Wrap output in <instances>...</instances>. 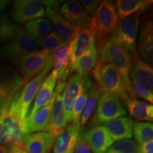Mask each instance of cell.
Masks as SVG:
<instances>
[{"instance_id":"cell-35","label":"cell","mask_w":153,"mask_h":153,"mask_svg":"<svg viewBox=\"0 0 153 153\" xmlns=\"http://www.w3.org/2000/svg\"><path fill=\"white\" fill-rule=\"evenodd\" d=\"M131 79V87L133 91L136 98H139L144 99V100L148 101L150 104L153 102V93L152 90L148 89L146 86L143 85L142 82L138 80L134 79L133 77H130Z\"/></svg>"},{"instance_id":"cell-10","label":"cell","mask_w":153,"mask_h":153,"mask_svg":"<svg viewBox=\"0 0 153 153\" xmlns=\"http://www.w3.org/2000/svg\"><path fill=\"white\" fill-rule=\"evenodd\" d=\"M43 4L46 6L45 14L54 26L55 33L65 41H71L79 30L80 26H76L70 24L63 18L59 12L61 1H41Z\"/></svg>"},{"instance_id":"cell-13","label":"cell","mask_w":153,"mask_h":153,"mask_svg":"<svg viewBox=\"0 0 153 153\" xmlns=\"http://www.w3.org/2000/svg\"><path fill=\"white\" fill-rule=\"evenodd\" d=\"M66 83L67 82L57 83L53 94L54 101L51 111L48 133L54 140L64 131L68 124L65 114L62 102V93Z\"/></svg>"},{"instance_id":"cell-37","label":"cell","mask_w":153,"mask_h":153,"mask_svg":"<svg viewBox=\"0 0 153 153\" xmlns=\"http://www.w3.org/2000/svg\"><path fill=\"white\" fill-rule=\"evenodd\" d=\"M74 153H91L90 149L89 148V145L82 137V132L80 133L77 141H76Z\"/></svg>"},{"instance_id":"cell-39","label":"cell","mask_w":153,"mask_h":153,"mask_svg":"<svg viewBox=\"0 0 153 153\" xmlns=\"http://www.w3.org/2000/svg\"><path fill=\"white\" fill-rule=\"evenodd\" d=\"M11 148L8 145H0V153H9Z\"/></svg>"},{"instance_id":"cell-44","label":"cell","mask_w":153,"mask_h":153,"mask_svg":"<svg viewBox=\"0 0 153 153\" xmlns=\"http://www.w3.org/2000/svg\"><path fill=\"white\" fill-rule=\"evenodd\" d=\"M137 153H138V152H137Z\"/></svg>"},{"instance_id":"cell-15","label":"cell","mask_w":153,"mask_h":153,"mask_svg":"<svg viewBox=\"0 0 153 153\" xmlns=\"http://www.w3.org/2000/svg\"><path fill=\"white\" fill-rule=\"evenodd\" d=\"M96 46L95 33L88 24L79 28L76 35L70 41V58L69 65H71L75 61L87 51Z\"/></svg>"},{"instance_id":"cell-14","label":"cell","mask_w":153,"mask_h":153,"mask_svg":"<svg viewBox=\"0 0 153 153\" xmlns=\"http://www.w3.org/2000/svg\"><path fill=\"white\" fill-rule=\"evenodd\" d=\"M45 10L41 1L16 0L13 3L11 16L16 23L24 24L45 16Z\"/></svg>"},{"instance_id":"cell-8","label":"cell","mask_w":153,"mask_h":153,"mask_svg":"<svg viewBox=\"0 0 153 153\" xmlns=\"http://www.w3.org/2000/svg\"><path fill=\"white\" fill-rule=\"evenodd\" d=\"M0 124L2 128L6 145L13 147L22 143L25 135L26 121L19 117L10 106L0 114Z\"/></svg>"},{"instance_id":"cell-19","label":"cell","mask_w":153,"mask_h":153,"mask_svg":"<svg viewBox=\"0 0 153 153\" xmlns=\"http://www.w3.org/2000/svg\"><path fill=\"white\" fill-rule=\"evenodd\" d=\"M54 97L46 106L41 107L31 116L26 118L25 125V135L36 132H48L49 129L50 120Z\"/></svg>"},{"instance_id":"cell-1","label":"cell","mask_w":153,"mask_h":153,"mask_svg":"<svg viewBox=\"0 0 153 153\" xmlns=\"http://www.w3.org/2000/svg\"><path fill=\"white\" fill-rule=\"evenodd\" d=\"M96 85L103 92L116 95L126 101L128 99H137L131 87V82L126 81L118 70L108 63L97 60V64L91 70Z\"/></svg>"},{"instance_id":"cell-17","label":"cell","mask_w":153,"mask_h":153,"mask_svg":"<svg viewBox=\"0 0 153 153\" xmlns=\"http://www.w3.org/2000/svg\"><path fill=\"white\" fill-rule=\"evenodd\" d=\"M55 140L48 132L26 134L22 144L26 153H48Z\"/></svg>"},{"instance_id":"cell-11","label":"cell","mask_w":153,"mask_h":153,"mask_svg":"<svg viewBox=\"0 0 153 153\" xmlns=\"http://www.w3.org/2000/svg\"><path fill=\"white\" fill-rule=\"evenodd\" d=\"M139 24L140 14L133 15L119 22L113 33L116 40L128 52H136Z\"/></svg>"},{"instance_id":"cell-16","label":"cell","mask_w":153,"mask_h":153,"mask_svg":"<svg viewBox=\"0 0 153 153\" xmlns=\"http://www.w3.org/2000/svg\"><path fill=\"white\" fill-rule=\"evenodd\" d=\"M82 135L91 153H106L114 143L104 126H96Z\"/></svg>"},{"instance_id":"cell-4","label":"cell","mask_w":153,"mask_h":153,"mask_svg":"<svg viewBox=\"0 0 153 153\" xmlns=\"http://www.w3.org/2000/svg\"><path fill=\"white\" fill-rule=\"evenodd\" d=\"M53 67L52 63L48 62L41 73L23 86L9 105L24 121H26L29 107L35 99L42 82L48 74V72L51 71Z\"/></svg>"},{"instance_id":"cell-25","label":"cell","mask_w":153,"mask_h":153,"mask_svg":"<svg viewBox=\"0 0 153 153\" xmlns=\"http://www.w3.org/2000/svg\"><path fill=\"white\" fill-rule=\"evenodd\" d=\"M153 1L150 0H118L116 3L119 19L140 14L148 9Z\"/></svg>"},{"instance_id":"cell-7","label":"cell","mask_w":153,"mask_h":153,"mask_svg":"<svg viewBox=\"0 0 153 153\" xmlns=\"http://www.w3.org/2000/svg\"><path fill=\"white\" fill-rule=\"evenodd\" d=\"M38 47H40V39L23 30L3 45L0 51V56L14 61L37 51Z\"/></svg>"},{"instance_id":"cell-2","label":"cell","mask_w":153,"mask_h":153,"mask_svg":"<svg viewBox=\"0 0 153 153\" xmlns=\"http://www.w3.org/2000/svg\"><path fill=\"white\" fill-rule=\"evenodd\" d=\"M98 60L114 66L126 81L131 82L130 72L131 68V55L115 38L114 34L104 39L96 41Z\"/></svg>"},{"instance_id":"cell-41","label":"cell","mask_w":153,"mask_h":153,"mask_svg":"<svg viewBox=\"0 0 153 153\" xmlns=\"http://www.w3.org/2000/svg\"><path fill=\"white\" fill-rule=\"evenodd\" d=\"M9 153H20V144L11 147Z\"/></svg>"},{"instance_id":"cell-26","label":"cell","mask_w":153,"mask_h":153,"mask_svg":"<svg viewBox=\"0 0 153 153\" xmlns=\"http://www.w3.org/2000/svg\"><path fill=\"white\" fill-rule=\"evenodd\" d=\"M124 104L132 117L143 121L153 120V106L149 103L137 99H128L124 101Z\"/></svg>"},{"instance_id":"cell-34","label":"cell","mask_w":153,"mask_h":153,"mask_svg":"<svg viewBox=\"0 0 153 153\" xmlns=\"http://www.w3.org/2000/svg\"><path fill=\"white\" fill-rule=\"evenodd\" d=\"M91 87H85L81 94L79 95V97L76 99L75 103H74L73 110H72V123H79L80 118H81L82 114L85 107L86 103H87L88 94H89V90Z\"/></svg>"},{"instance_id":"cell-22","label":"cell","mask_w":153,"mask_h":153,"mask_svg":"<svg viewBox=\"0 0 153 153\" xmlns=\"http://www.w3.org/2000/svg\"><path fill=\"white\" fill-rule=\"evenodd\" d=\"M131 68L130 77L142 82L150 90L153 89V70L152 67L139 57L137 51L131 53Z\"/></svg>"},{"instance_id":"cell-23","label":"cell","mask_w":153,"mask_h":153,"mask_svg":"<svg viewBox=\"0 0 153 153\" xmlns=\"http://www.w3.org/2000/svg\"><path fill=\"white\" fill-rule=\"evenodd\" d=\"M133 120L128 117H119L103 123L114 141L131 139L133 137Z\"/></svg>"},{"instance_id":"cell-30","label":"cell","mask_w":153,"mask_h":153,"mask_svg":"<svg viewBox=\"0 0 153 153\" xmlns=\"http://www.w3.org/2000/svg\"><path fill=\"white\" fill-rule=\"evenodd\" d=\"M53 28V25L46 19H38L30 21L25 25V30L34 37L42 39L46 36Z\"/></svg>"},{"instance_id":"cell-18","label":"cell","mask_w":153,"mask_h":153,"mask_svg":"<svg viewBox=\"0 0 153 153\" xmlns=\"http://www.w3.org/2000/svg\"><path fill=\"white\" fill-rule=\"evenodd\" d=\"M81 131L79 123H72L67 126L55 140L53 153H74Z\"/></svg>"},{"instance_id":"cell-28","label":"cell","mask_w":153,"mask_h":153,"mask_svg":"<svg viewBox=\"0 0 153 153\" xmlns=\"http://www.w3.org/2000/svg\"><path fill=\"white\" fill-rule=\"evenodd\" d=\"M23 30L7 15H0V45L8 43Z\"/></svg>"},{"instance_id":"cell-6","label":"cell","mask_w":153,"mask_h":153,"mask_svg":"<svg viewBox=\"0 0 153 153\" xmlns=\"http://www.w3.org/2000/svg\"><path fill=\"white\" fill-rule=\"evenodd\" d=\"M49 57L48 53L36 51L13 61L24 85L43 71L48 64Z\"/></svg>"},{"instance_id":"cell-3","label":"cell","mask_w":153,"mask_h":153,"mask_svg":"<svg viewBox=\"0 0 153 153\" xmlns=\"http://www.w3.org/2000/svg\"><path fill=\"white\" fill-rule=\"evenodd\" d=\"M116 4L112 1H101L89 25L96 35V41L104 39L114 32L120 22Z\"/></svg>"},{"instance_id":"cell-32","label":"cell","mask_w":153,"mask_h":153,"mask_svg":"<svg viewBox=\"0 0 153 153\" xmlns=\"http://www.w3.org/2000/svg\"><path fill=\"white\" fill-rule=\"evenodd\" d=\"M65 42L67 41H65L55 32H51L46 36L40 39V47L43 51L51 53Z\"/></svg>"},{"instance_id":"cell-21","label":"cell","mask_w":153,"mask_h":153,"mask_svg":"<svg viewBox=\"0 0 153 153\" xmlns=\"http://www.w3.org/2000/svg\"><path fill=\"white\" fill-rule=\"evenodd\" d=\"M56 70L53 69L51 73L48 74L46 77L44 79L36 96L33 107L27 118L31 116L41 107L46 106L51 102L53 94H54L55 85H56Z\"/></svg>"},{"instance_id":"cell-24","label":"cell","mask_w":153,"mask_h":153,"mask_svg":"<svg viewBox=\"0 0 153 153\" xmlns=\"http://www.w3.org/2000/svg\"><path fill=\"white\" fill-rule=\"evenodd\" d=\"M61 15L65 20L76 26H83L89 23L88 14L77 1H68L60 9Z\"/></svg>"},{"instance_id":"cell-5","label":"cell","mask_w":153,"mask_h":153,"mask_svg":"<svg viewBox=\"0 0 153 153\" xmlns=\"http://www.w3.org/2000/svg\"><path fill=\"white\" fill-rule=\"evenodd\" d=\"M23 86L18 71L0 58V114L8 108Z\"/></svg>"},{"instance_id":"cell-42","label":"cell","mask_w":153,"mask_h":153,"mask_svg":"<svg viewBox=\"0 0 153 153\" xmlns=\"http://www.w3.org/2000/svg\"><path fill=\"white\" fill-rule=\"evenodd\" d=\"M0 145H6L5 144V139L4 137V134L1 128V126L0 124Z\"/></svg>"},{"instance_id":"cell-40","label":"cell","mask_w":153,"mask_h":153,"mask_svg":"<svg viewBox=\"0 0 153 153\" xmlns=\"http://www.w3.org/2000/svg\"><path fill=\"white\" fill-rule=\"evenodd\" d=\"M10 1L7 0H0V11L5 10Z\"/></svg>"},{"instance_id":"cell-31","label":"cell","mask_w":153,"mask_h":153,"mask_svg":"<svg viewBox=\"0 0 153 153\" xmlns=\"http://www.w3.org/2000/svg\"><path fill=\"white\" fill-rule=\"evenodd\" d=\"M133 135L137 145L152 140L153 124L150 122H135L133 123Z\"/></svg>"},{"instance_id":"cell-20","label":"cell","mask_w":153,"mask_h":153,"mask_svg":"<svg viewBox=\"0 0 153 153\" xmlns=\"http://www.w3.org/2000/svg\"><path fill=\"white\" fill-rule=\"evenodd\" d=\"M138 52L142 59L152 67L153 65V24L150 19L143 21L139 34Z\"/></svg>"},{"instance_id":"cell-36","label":"cell","mask_w":153,"mask_h":153,"mask_svg":"<svg viewBox=\"0 0 153 153\" xmlns=\"http://www.w3.org/2000/svg\"><path fill=\"white\" fill-rule=\"evenodd\" d=\"M101 1L99 0H81L80 4L82 7L83 6V8L87 11V14L94 15L97 11V8L100 4Z\"/></svg>"},{"instance_id":"cell-27","label":"cell","mask_w":153,"mask_h":153,"mask_svg":"<svg viewBox=\"0 0 153 153\" xmlns=\"http://www.w3.org/2000/svg\"><path fill=\"white\" fill-rule=\"evenodd\" d=\"M97 60L98 53L95 46L79 57L73 64L69 65V68L71 72H76V74L81 76L87 75L94 68Z\"/></svg>"},{"instance_id":"cell-12","label":"cell","mask_w":153,"mask_h":153,"mask_svg":"<svg viewBox=\"0 0 153 153\" xmlns=\"http://www.w3.org/2000/svg\"><path fill=\"white\" fill-rule=\"evenodd\" d=\"M126 108L120 99L111 93H101L97 102V120L99 123H104L111 120L126 116Z\"/></svg>"},{"instance_id":"cell-9","label":"cell","mask_w":153,"mask_h":153,"mask_svg":"<svg viewBox=\"0 0 153 153\" xmlns=\"http://www.w3.org/2000/svg\"><path fill=\"white\" fill-rule=\"evenodd\" d=\"M92 84L93 82L89 74L81 76L76 73L70 76L62 93L63 108L68 123L72 120V110L76 99L85 87H91Z\"/></svg>"},{"instance_id":"cell-33","label":"cell","mask_w":153,"mask_h":153,"mask_svg":"<svg viewBox=\"0 0 153 153\" xmlns=\"http://www.w3.org/2000/svg\"><path fill=\"white\" fill-rule=\"evenodd\" d=\"M139 145L131 139L118 140L107 150L106 153H137Z\"/></svg>"},{"instance_id":"cell-43","label":"cell","mask_w":153,"mask_h":153,"mask_svg":"<svg viewBox=\"0 0 153 153\" xmlns=\"http://www.w3.org/2000/svg\"><path fill=\"white\" fill-rule=\"evenodd\" d=\"M20 153H26V152L24 151V148H23L22 145V144H21V143H20Z\"/></svg>"},{"instance_id":"cell-38","label":"cell","mask_w":153,"mask_h":153,"mask_svg":"<svg viewBox=\"0 0 153 153\" xmlns=\"http://www.w3.org/2000/svg\"><path fill=\"white\" fill-rule=\"evenodd\" d=\"M138 153H153V140L140 145Z\"/></svg>"},{"instance_id":"cell-29","label":"cell","mask_w":153,"mask_h":153,"mask_svg":"<svg viewBox=\"0 0 153 153\" xmlns=\"http://www.w3.org/2000/svg\"><path fill=\"white\" fill-rule=\"evenodd\" d=\"M102 91L99 89L96 84H92L91 87L89 90V94H88V98L87 103H86L85 107L84 108L83 112H82L81 118H80V126H85L89 118L91 117V114H93L96 106L97 105V102L99 99Z\"/></svg>"}]
</instances>
